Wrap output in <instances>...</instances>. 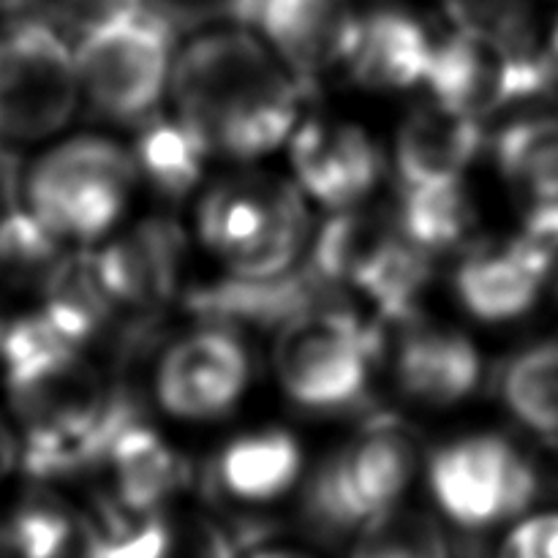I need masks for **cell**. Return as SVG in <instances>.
Returning <instances> with one entry per match:
<instances>
[{"label": "cell", "mask_w": 558, "mask_h": 558, "mask_svg": "<svg viewBox=\"0 0 558 558\" xmlns=\"http://www.w3.org/2000/svg\"><path fill=\"white\" fill-rule=\"evenodd\" d=\"M251 558H314L303 550H289V548H270V550H256Z\"/></svg>", "instance_id": "obj_34"}, {"label": "cell", "mask_w": 558, "mask_h": 558, "mask_svg": "<svg viewBox=\"0 0 558 558\" xmlns=\"http://www.w3.org/2000/svg\"><path fill=\"white\" fill-rule=\"evenodd\" d=\"M185 259V234L169 218H145L93 254V267L114 308L156 319L174 300Z\"/></svg>", "instance_id": "obj_11"}, {"label": "cell", "mask_w": 558, "mask_h": 558, "mask_svg": "<svg viewBox=\"0 0 558 558\" xmlns=\"http://www.w3.org/2000/svg\"><path fill=\"white\" fill-rule=\"evenodd\" d=\"M98 469H107L112 477V488L104 496L134 512H163V505L191 483L185 458L142 417L114 436Z\"/></svg>", "instance_id": "obj_20"}, {"label": "cell", "mask_w": 558, "mask_h": 558, "mask_svg": "<svg viewBox=\"0 0 558 558\" xmlns=\"http://www.w3.org/2000/svg\"><path fill=\"white\" fill-rule=\"evenodd\" d=\"M483 123L434 98L403 118L396 136V172L401 189L461 183L483 153Z\"/></svg>", "instance_id": "obj_15"}, {"label": "cell", "mask_w": 558, "mask_h": 558, "mask_svg": "<svg viewBox=\"0 0 558 558\" xmlns=\"http://www.w3.org/2000/svg\"><path fill=\"white\" fill-rule=\"evenodd\" d=\"M196 229L232 276L276 278L298 265L311 218L298 185L270 172H243L202 196Z\"/></svg>", "instance_id": "obj_2"}, {"label": "cell", "mask_w": 558, "mask_h": 558, "mask_svg": "<svg viewBox=\"0 0 558 558\" xmlns=\"http://www.w3.org/2000/svg\"><path fill=\"white\" fill-rule=\"evenodd\" d=\"M452 25L518 49H537L534 9L529 0H445Z\"/></svg>", "instance_id": "obj_28"}, {"label": "cell", "mask_w": 558, "mask_h": 558, "mask_svg": "<svg viewBox=\"0 0 558 558\" xmlns=\"http://www.w3.org/2000/svg\"><path fill=\"white\" fill-rule=\"evenodd\" d=\"M150 0H52L54 25L69 36L85 38L90 33L123 22L147 9Z\"/></svg>", "instance_id": "obj_30"}, {"label": "cell", "mask_w": 558, "mask_h": 558, "mask_svg": "<svg viewBox=\"0 0 558 558\" xmlns=\"http://www.w3.org/2000/svg\"><path fill=\"white\" fill-rule=\"evenodd\" d=\"M396 234V218L374 216V213L338 210L316 232L308 265L332 289H352L360 272L379 256V251Z\"/></svg>", "instance_id": "obj_22"}, {"label": "cell", "mask_w": 558, "mask_h": 558, "mask_svg": "<svg viewBox=\"0 0 558 558\" xmlns=\"http://www.w3.org/2000/svg\"><path fill=\"white\" fill-rule=\"evenodd\" d=\"M548 248H550V281L548 283H554V292L558 298V240L556 243H550Z\"/></svg>", "instance_id": "obj_35"}, {"label": "cell", "mask_w": 558, "mask_h": 558, "mask_svg": "<svg viewBox=\"0 0 558 558\" xmlns=\"http://www.w3.org/2000/svg\"><path fill=\"white\" fill-rule=\"evenodd\" d=\"M289 74L245 27L202 33L174 58V109L213 150L218 131Z\"/></svg>", "instance_id": "obj_7"}, {"label": "cell", "mask_w": 558, "mask_h": 558, "mask_svg": "<svg viewBox=\"0 0 558 558\" xmlns=\"http://www.w3.org/2000/svg\"><path fill=\"white\" fill-rule=\"evenodd\" d=\"M207 142L180 118H153L142 125L134 161L142 178L167 199H183L205 174Z\"/></svg>", "instance_id": "obj_23"}, {"label": "cell", "mask_w": 558, "mask_h": 558, "mask_svg": "<svg viewBox=\"0 0 558 558\" xmlns=\"http://www.w3.org/2000/svg\"><path fill=\"white\" fill-rule=\"evenodd\" d=\"M85 521L58 496H25L0 521V558H69L82 556Z\"/></svg>", "instance_id": "obj_24"}, {"label": "cell", "mask_w": 558, "mask_h": 558, "mask_svg": "<svg viewBox=\"0 0 558 558\" xmlns=\"http://www.w3.org/2000/svg\"><path fill=\"white\" fill-rule=\"evenodd\" d=\"M76 54L54 22L20 16L0 31V140L41 142L74 118Z\"/></svg>", "instance_id": "obj_6"}, {"label": "cell", "mask_w": 558, "mask_h": 558, "mask_svg": "<svg viewBox=\"0 0 558 558\" xmlns=\"http://www.w3.org/2000/svg\"><path fill=\"white\" fill-rule=\"evenodd\" d=\"M428 485L439 510L461 529H490L521 515L539 494L532 458L494 434L463 436L434 452Z\"/></svg>", "instance_id": "obj_8"}, {"label": "cell", "mask_w": 558, "mask_h": 558, "mask_svg": "<svg viewBox=\"0 0 558 558\" xmlns=\"http://www.w3.org/2000/svg\"><path fill=\"white\" fill-rule=\"evenodd\" d=\"M483 360L463 332L447 327H403L396 354L401 392L423 407H456L480 385Z\"/></svg>", "instance_id": "obj_18"}, {"label": "cell", "mask_w": 558, "mask_h": 558, "mask_svg": "<svg viewBox=\"0 0 558 558\" xmlns=\"http://www.w3.org/2000/svg\"><path fill=\"white\" fill-rule=\"evenodd\" d=\"M134 156L104 136H74L49 147L22 180L25 210L58 240L96 243L129 207Z\"/></svg>", "instance_id": "obj_3"}, {"label": "cell", "mask_w": 558, "mask_h": 558, "mask_svg": "<svg viewBox=\"0 0 558 558\" xmlns=\"http://www.w3.org/2000/svg\"><path fill=\"white\" fill-rule=\"evenodd\" d=\"M352 558H450V543L430 515L396 507L363 529Z\"/></svg>", "instance_id": "obj_27"}, {"label": "cell", "mask_w": 558, "mask_h": 558, "mask_svg": "<svg viewBox=\"0 0 558 558\" xmlns=\"http://www.w3.org/2000/svg\"><path fill=\"white\" fill-rule=\"evenodd\" d=\"M22 458V447L16 441L14 430H11L9 420L0 414V483L11 474V469L16 466V461Z\"/></svg>", "instance_id": "obj_32"}, {"label": "cell", "mask_w": 558, "mask_h": 558, "mask_svg": "<svg viewBox=\"0 0 558 558\" xmlns=\"http://www.w3.org/2000/svg\"><path fill=\"white\" fill-rule=\"evenodd\" d=\"M210 3H213V5H218V3H221V0H210Z\"/></svg>", "instance_id": "obj_37"}, {"label": "cell", "mask_w": 558, "mask_h": 558, "mask_svg": "<svg viewBox=\"0 0 558 558\" xmlns=\"http://www.w3.org/2000/svg\"><path fill=\"white\" fill-rule=\"evenodd\" d=\"M499 396L523 428L558 441V343L512 354L499 374Z\"/></svg>", "instance_id": "obj_25"}, {"label": "cell", "mask_w": 558, "mask_h": 558, "mask_svg": "<svg viewBox=\"0 0 558 558\" xmlns=\"http://www.w3.org/2000/svg\"><path fill=\"white\" fill-rule=\"evenodd\" d=\"M550 281V248L523 234L501 245H480L456 270V294L480 322L501 325L526 316Z\"/></svg>", "instance_id": "obj_13"}, {"label": "cell", "mask_w": 558, "mask_h": 558, "mask_svg": "<svg viewBox=\"0 0 558 558\" xmlns=\"http://www.w3.org/2000/svg\"><path fill=\"white\" fill-rule=\"evenodd\" d=\"M550 63H554V71H556V80H558V20H556V27H554V36H550Z\"/></svg>", "instance_id": "obj_36"}, {"label": "cell", "mask_w": 558, "mask_h": 558, "mask_svg": "<svg viewBox=\"0 0 558 558\" xmlns=\"http://www.w3.org/2000/svg\"><path fill=\"white\" fill-rule=\"evenodd\" d=\"M259 537L262 529L229 534L227 529L205 518H189L174 523L172 548L167 558H238L245 545H254Z\"/></svg>", "instance_id": "obj_29"}, {"label": "cell", "mask_w": 558, "mask_h": 558, "mask_svg": "<svg viewBox=\"0 0 558 558\" xmlns=\"http://www.w3.org/2000/svg\"><path fill=\"white\" fill-rule=\"evenodd\" d=\"M477 213L461 183L401 189L396 223L407 240L428 254L463 243L472 232Z\"/></svg>", "instance_id": "obj_26"}, {"label": "cell", "mask_w": 558, "mask_h": 558, "mask_svg": "<svg viewBox=\"0 0 558 558\" xmlns=\"http://www.w3.org/2000/svg\"><path fill=\"white\" fill-rule=\"evenodd\" d=\"M300 189L332 210H352L374 194L385 174V156L363 125L308 120L289 142Z\"/></svg>", "instance_id": "obj_12"}, {"label": "cell", "mask_w": 558, "mask_h": 558, "mask_svg": "<svg viewBox=\"0 0 558 558\" xmlns=\"http://www.w3.org/2000/svg\"><path fill=\"white\" fill-rule=\"evenodd\" d=\"M425 85L456 112L483 120L512 104L532 101L558 85L548 52L518 49L456 31L434 49Z\"/></svg>", "instance_id": "obj_9"}, {"label": "cell", "mask_w": 558, "mask_h": 558, "mask_svg": "<svg viewBox=\"0 0 558 558\" xmlns=\"http://www.w3.org/2000/svg\"><path fill=\"white\" fill-rule=\"evenodd\" d=\"M381 327L336 294L278 327L272 368L289 401L311 414L360 407L385 347Z\"/></svg>", "instance_id": "obj_1"}, {"label": "cell", "mask_w": 558, "mask_h": 558, "mask_svg": "<svg viewBox=\"0 0 558 558\" xmlns=\"http://www.w3.org/2000/svg\"><path fill=\"white\" fill-rule=\"evenodd\" d=\"M417 434L403 420L376 414L360 425L311 477L303 512L327 537L365 529L396 510L417 472Z\"/></svg>", "instance_id": "obj_4"}, {"label": "cell", "mask_w": 558, "mask_h": 558, "mask_svg": "<svg viewBox=\"0 0 558 558\" xmlns=\"http://www.w3.org/2000/svg\"><path fill=\"white\" fill-rule=\"evenodd\" d=\"M336 289L322 281L311 265L276 278H238L189 292L185 305L202 322L227 327H283L311 305L332 298Z\"/></svg>", "instance_id": "obj_16"}, {"label": "cell", "mask_w": 558, "mask_h": 558, "mask_svg": "<svg viewBox=\"0 0 558 558\" xmlns=\"http://www.w3.org/2000/svg\"><path fill=\"white\" fill-rule=\"evenodd\" d=\"M303 447L289 430L267 428L229 441L213 463V488L240 505H267L298 483Z\"/></svg>", "instance_id": "obj_21"}, {"label": "cell", "mask_w": 558, "mask_h": 558, "mask_svg": "<svg viewBox=\"0 0 558 558\" xmlns=\"http://www.w3.org/2000/svg\"><path fill=\"white\" fill-rule=\"evenodd\" d=\"M499 558H558V512L529 518L512 529Z\"/></svg>", "instance_id": "obj_31"}, {"label": "cell", "mask_w": 558, "mask_h": 558, "mask_svg": "<svg viewBox=\"0 0 558 558\" xmlns=\"http://www.w3.org/2000/svg\"><path fill=\"white\" fill-rule=\"evenodd\" d=\"M251 381V360L234 327L205 322L163 352L156 398L167 414L207 423L232 412Z\"/></svg>", "instance_id": "obj_10"}, {"label": "cell", "mask_w": 558, "mask_h": 558, "mask_svg": "<svg viewBox=\"0 0 558 558\" xmlns=\"http://www.w3.org/2000/svg\"><path fill=\"white\" fill-rule=\"evenodd\" d=\"M501 178L526 202V232L545 245L558 240V118L512 120L494 140Z\"/></svg>", "instance_id": "obj_17"}, {"label": "cell", "mask_w": 558, "mask_h": 558, "mask_svg": "<svg viewBox=\"0 0 558 558\" xmlns=\"http://www.w3.org/2000/svg\"><path fill=\"white\" fill-rule=\"evenodd\" d=\"M36 3L38 0H0V16H5V20H20V16H27V11Z\"/></svg>", "instance_id": "obj_33"}, {"label": "cell", "mask_w": 558, "mask_h": 558, "mask_svg": "<svg viewBox=\"0 0 558 558\" xmlns=\"http://www.w3.org/2000/svg\"><path fill=\"white\" fill-rule=\"evenodd\" d=\"M434 49L417 16L403 9H376L360 20L347 58L349 76L365 90H407L425 82Z\"/></svg>", "instance_id": "obj_19"}, {"label": "cell", "mask_w": 558, "mask_h": 558, "mask_svg": "<svg viewBox=\"0 0 558 558\" xmlns=\"http://www.w3.org/2000/svg\"><path fill=\"white\" fill-rule=\"evenodd\" d=\"M180 20L163 0L80 38L76 71L90 107L118 123L150 118L172 74Z\"/></svg>", "instance_id": "obj_5"}, {"label": "cell", "mask_w": 558, "mask_h": 558, "mask_svg": "<svg viewBox=\"0 0 558 558\" xmlns=\"http://www.w3.org/2000/svg\"><path fill=\"white\" fill-rule=\"evenodd\" d=\"M363 16L354 0H259L251 27L303 80L347 63Z\"/></svg>", "instance_id": "obj_14"}]
</instances>
